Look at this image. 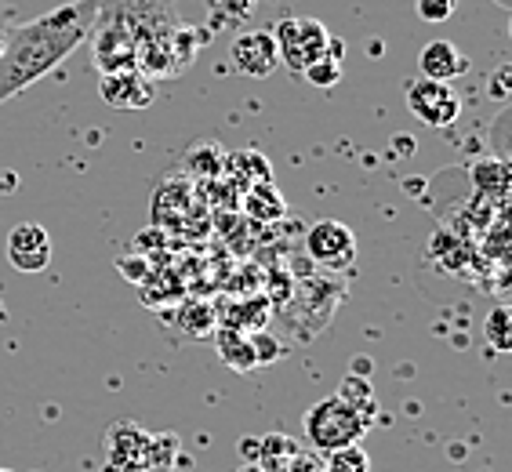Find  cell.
<instances>
[{
	"label": "cell",
	"mask_w": 512,
	"mask_h": 472,
	"mask_svg": "<svg viewBox=\"0 0 512 472\" xmlns=\"http://www.w3.org/2000/svg\"><path fill=\"white\" fill-rule=\"evenodd\" d=\"M494 4H498L502 11H509V8H512V0H494Z\"/></svg>",
	"instance_id": "1f68e13d"
},
{
	"label": "cell",
	"mask_w": 512,
	"mask_h": 472,
	"mask_svg": "<svg viewBox=\"0 0 512 472\" xmlns=\"http://www.w3.org/2000/svg\"><path fill=\"white\" fill-rule=\"evenodd\" d=\"M306 425V436L313 443L316 454H331L338 447H349L364 436L367 429V418L356 411L353 404H345L342 396H327L320 404H313L302 418Z\"/></svg>",
	"instance_id": "7a4b0ae2"
},
{
	"label": "cell",
	"mask_w": 512,
	"mask_h": 472,
	"mask_svg": "<svg viewBox=\"0 0 512 472\" xmlns=\"http://www.w3.org/2000/svg\"><path fill=\"white\" fill-rule=\"evenodd\" d=\"M237 472H266V469H262V465H255V462H244Z\"/></svg>",
	"instance_id": "4dcf8cb0"
},
{
	"label": "cell",
	"mask_w": 512,
	"mask_h": 472,
	"mask_svg": "<svg viewBox=\"0 0 512 472\" xmlns=\"http://www.w3.org/2000/svg\"><path fill=\"white\" fill-rule=\"evenodd\" d=\"M0 189H4V193L15 189V175H11V171H0Z\"/></svg>",
	"instance_id": "f546056e"
},
{
	"label": "cell",
	"mask_w": 512,
	"mask_h": 472,
	"mask_svg": "<svg viewBox=\"0 0 512 472\" xmlns=\"http://www.w3.org/2000/svg\"><path fill=\"white\" fill-rule=\"evenodd\" d=\"M120 273L124 276H131V280H138V284H142V280H149V266H146V258H120Z\"/></svg>",
	"instance_id": "4316f807"
},
{
	"label": "cell",
	"mask_w": 512,
	"mask_h": 472,
	"mask_svg": "<svg viewBox=\"0 0 512 472\" xmlns=\"http://www.w3.org/2000/svg\"><path fill=\"white\" fill-rule=\"evenodd\" d=\"M251 349H255V364H273V360H280V356H284V345L276 342L273 335H266V331H255V338H251Z\"/></svg>",
	"instance_id": "d4e9b609"
},
{
	"label": "cell",
	"mask_w": 512,
	"mask_h": 472,
	"mask_svg": "<svg viewBox=\"0 0 512 472\" xmlns=\"http://www.w3.org/2000/svg\"><path fill=\"white\" fill-rule=\"evenodd\" d=\"M240 458H244V462H255V458H258V440H240Z\"/></svg>",
	"instance_id": "83f0119b"
},
{
	"label": "cell",
	"mask_w": 512,
	"mask_h": 472,
	"mask_svg": "<svg viewBox=\"0 0 512 472\" xmlns=\"http://www.w3.org/2000/svg\"><path fill=\"white\" fill-rule=\"evenodd\" d=\"M418 69H422V77L451 84V80L469 73V59H465V51L458 44H451V40H433V44H425L418 51Z\"/></svg>",
	"instance_id": "30bf717a"
},
{
	"label": "cell",
	"mask_w": 512,
	"mask_h": 472,
	"mask_svg": "<svg viewBox=\"0 0 512 472\" xmlns=\"http://www.w3.org/2000/svg\"><path fill=\"white\" fill-rule=\"evenodd\" d=\"M342 51H345L342 40L331 37V48H327V55H324V59H316L313 66H306V73H302V77H306L313 88H335L338 80H342Z\"/></svg>",
	"instance_id": "9a60e30c"
},
{
	"label": "cell",
	"mask_w": 512,
	"mask_h": 472,
	"mask_svg": "<svg viewBox=\"0 0 512 472\" xmlns=\"http://www.w3.org/2000/svg\"><path fill=\"white\" fill-rule=\"evenodd\" d=\"M135 472H149V469H135Z\"/></svg>",
	"instance_id": "d6a6232c"
},
{
	"label": "cell",
	"mask_w": 512,
	"mask_h": 472,
	"mask_svg": "<svg viewBox=\"0 0 512 472\" xmlns=\"http://www.w3.org/2000/svg\"><path fill=\"white\" fill-rule=\"evenodd\" d=\"M512 320H509V309L505 305H498V309H491V316H487V324H483V335H487V342L498 349V353H509L512 345Z\"/></svg>",
	"instance_id": "ffe728a7"
},
{
	"label": "cell",
	"mask_w": 512,
	"mask_h": 472,
	"mask_svg": "<svg viewBox=\"0 0 512 472\" xmlns=\"http://www.w3.org/2000/svg\"><path fill=\"white\" fill-rule=\"evenodd\" d=\"M284 472H324V458H320V454H302V451H298L295 458L284 465Z\"/></svg>",
	"instance_id": "484cf974"
},
{
	"label": "cell",
	"mask_w": 512,
	"mask_h": 472,
	"mask_svg": "<svg viewBox=\"0 0 512 472\" xmlns=\"http://www.w3.org/2000/svg\"><path fill=\"white\" fill-rule=\"evenodd\" d=\"M400 146V157H411L414 153V138L411 135H400V138H393V149Z\"/></svg>",
	"instance_id": "f1b7e54d"
},
{
	"label": "cell",
	"mask_w": 512,
	"mask_h": 472,
	"mask_svg": "<svg viewBox=\"0 0 512 472\" xmlns=\"http://www.w3.org/2000/svg\"><path fill=\"white\" fill-rule=\"evenodd\" d=\"M218 356H222L237 374H247L251 367H258L251 338H247L244 331H237V327H222V331H218Z\"/></svg>",
	"instance_id": "4fadbf2b"
},
{
	"label": "cell",
	"mask_w": 512,
	"mask_h": 472,
	"mask_svg": "<svg viewBox=\"0 0 512 472\" xmlns=\"http://www.w3.org/2000/svg\"><path fill=\"white\" fill-rule=\"evenodd\" d=\"M99 0H66L59 8L44 11L37 19L22 22L11 33H4L0 48V106L26 88H33L40 77L88 44L91 26H95Z\"/></svg>",
	"instance_id": "6da1fadb"
},
{
	"label": "cell",
	"mask_w": 512,
	"mask_h": 472,
	"mask_svg": "<svg viewBox=\"0 0 512 472\" xmlns=\"http://www.w3.org/2000/svg\"><path fill=\"white\" fill-rule=\"evenodd\" d=\"M233 175H244V178H255V182H266L273 175V164H269L258 149H244L233 157Z\"/></svg>",
	"instance_id": "7402d4cb"
},
{
	"label": "cell",
	"mask_w": 512,
	"mask_h": 472,
	"mask_svg": "<svg viewBox=\"0 0 512 472\" xmlns=\"http://www.w3.org/2000/svg\"><path fill=\"white\" fill-rule=\"evenodd\" d=\"M211 4V15L229 26H240V22L251 19V11L258 8V0H207Z\"/></svg>",
	"instance_id": "603a6c76"
},
{
	"label": "cell",
	"mask_w": 512,
	"mask_h": 472,
	"mask_svg": "<svg viewBox=\"0 0 512 472\" xmlns=\"http://www.w3.org/2000/svg\"><path fill=\"white\" fill-rule=\"evenodd\" d=\"M222 327H237V331H262L269 324V302L266 298H255V302H244L240 309L226 313V320H218Z\"/></svg>",
	"instance_id": "2e32d148"
},
{
	"label": "cell",
	"mask_w": 512,
	"mask_h": 472,
	"mask_svg": "<svg viewBox=\"0 0 512 472\" xmlns=\"http://www.w3.org/2000/svg\"><path fill=\"white\" fill-rule=\"evenodd\" d=\"M102 102L113 109H146L157 99V80H149L138 69H124V73H102L99 80Z\"/></svg>",
	"instance_id": "ba28073f"
},
{
	"label": "cell",
	"mask_w": 512,
	"mask_h": 472,
	"mask_svg": "<svg viewBox=\"0 0 512 472\" xmlns=\"http://www.w3.org/2000/svg\"><path fill=\"white\" fill-rule=\"evenodd\" d=\"M146 443L149 433H142L138 425L117 422L106 436V469L102 472H135L146 462Z\"/></svg>",
	"instance_id": "9c48e42d"
},
{
	"label": "cell",
	"mask_w": 512,
	"mask_h": 472,
	"mask_svg": "<svg viewBox=\"0 0 512 472\" xmlns=\"http://www.w3.org/2000/svg\"><path fill=\"white\" fill-rule=\"evenodd\" d=\"M178 324L186 327L189 335H197V338H204V335H211L215 331V309H207V305H193L189 302L186 309H182V316H178Z\"/></svg>",
	"instance_id": "44dd1931"
},
{
	"label": "cell",
	"mask_w": 512,
	"mask_h": 472,
	"mask_svg": "<svg viewBox=\"0 0 512 472\" xmlns=\"http://www.w3.org/2000/svg\"><path fill=\"white\" fill-rule=\"evenodd\" d=\"M8 262L19 273H44L51 266V236L37 222H19L8 233Z\"/></svg>",
	"instance_id": "52a82bcc"
},
{
	"label": "cell",
	"mask_w": 512,
	"mask_h": 472,
	"mask_svg": "<svg viewBox=\"0 0 512 472\" xmlns=\"http://www.w3.org/2000/svg\"><path fill=\"white\" fill-rule=\"evenodd\" d=\"M298 454V443L284 433L258 436V458L255 465H262L266 472H284V465Z\"/></svg>",
	"instance_id": "5bb4252c"
},
{
	"label": "cell",
	"mask_w": 512,
	"mask_h": 472,
	"mask_svg": "<svg viewBox=\"0 0 512 472\" xmlns=\"http://www.w3.org/2000/svg\"><path fill=\"white\" fill-rule=\"evenodd\" d=\"M324 472H371V458L360 443H349V447L324 454Z\"/></svg>",
	"instance_id": "e0dca14e"
},
{
	"label": "cell",
	"mask_w": 512,
	"mask_h": 472,
	"mask_svg": "<svg viewBox=\"0 0 512 472\" xmlns=\"http://www.w3.org/2000/svg\"><path fill=\"white\" fill-rule=\"evenodd\" d=\"M175 454H178V436L175 433L149 436V443H146V462H142V469L164 472L171 462H175Z\"/></svg>",
	"instance_id": "ac0fdd59"
},
{
	"label": "cell",
	"mask_w": 512,
	"mask_h": 472,
	"mask_svg": "<svg viewBox=\"0 0 512 472\" xmlns=\"http://www.w3.org/2000/svg\"><path fill=\"white\" fill-rule=\"evenodd\" d=\"M276 40V55H280V66H287L295 77L306 73V66H313L316 59H324L327 48H331V33L320 19H298V15H284L273 30Z\"/></svg>",
	"instance_id": "3957f363"
},
{
	"label": "cell",
	"mask_w": 512,
	"mask_h": 472,
	"mask_svg": "<svg viewBox=\"0 0 512 472\" xmlns=\"http://www.w3.org/2000/svg\"><path fill=\"white\" fill-rule=\"evenodd\" d=\"M244 211L255 218V222H262V226H273V222H280V218L287 215L284 193L273 186V178H266V182H255V186L247 189Z\"/></svg>",
	"instance_id": "7c38bea8"
},
{
	"label": "cell",
	"mask_w": 512,
	"mask_h": 472,
	"mask_svg": "<svg viewBox=\"0 0 512 472\" xmlns=\"http://www.w3.org/2000/svg\"><path fill=\"white\" fill-rule=\"evenodd\" d=\"M414 8H418V19L422 22H447L458 11V0H414Z\"/></svg>",
	"instance_id": "cb8c5ba5"
},
{
	"label": "cell",
	"mask_w": 512,
	"mask_h": 472,
	"mask_svg": "<svg viewBox=\"0 0 512 472\" xmlns=\"http://www.w3.org/2000/svg\"><path fill=\"white\" fill-rule=\"evenodd\" d=\"M469 186L483 193V200H491L494 207L505 211V197H509V164L498 157H483L469 168Z\"/></svg>",
	"instance_id": "8fae6325"
},
{
	"label": "cell",
	"mask_w": 512,
	"mask_h": 472,
	"mask_svg": "<svg viewBox=\"0 0 512 472\" xmlns=\"http://www.w3.org/2000/svg\"><path fill=\"white\" fill-rule=\"evenodd\" d=\"M33 472H44V469H33Z\"/></svg>",
	"instance_id": "836d02e7"
},
{
	"label": "cell",
	"mask_w": 512,
	"mask_h": 472,
	"mask_svg": "<svg viewBox=\"0 0 512 472\" xmlns=\"http://www.w3.org/2000/svg\"><path fill=\"white\" fill-rule=\"evenodd\" d=\"M0 472H11V469H0Z\"/></svg>",
	"instance_id": "e575fe53"
},
{
	"label": "cell",
	"mask_w": 512,
	"mask_h": 472,
	"mask_svg": "<svg viewBox=\"0 0 512 472\" xmlns=\"http://www.w3.org/2000/svg\"><path fill=\"white\" fill-rule=\"evenodd\" d=\"M335 396H342L345 404H353L356 411L364 414V418L375 411V393H371V382H367V378H360V374H349Z\"/></svg>",
	"instance_id": "d6986e66"
},
{
	"label": "cell",
	"mask_w": 512,
	"mask_h": 472,
	"mask_svg": "<svg viewBox=\"0 0 512 472\" xmlns=\"http://www.w3.org/2000/svg\"><path fill=\"white\" fill-rule=\"evenodd\" d=\"M306 255L324 269H349L356 258L353 229L338 218H320L306 233Z\"/></svg>",
	"instance_id": "5b68a950"
},
{
	"label": "cell",
	"mask_w": 512,
	"mask_h": 472,
	"mask_svg": "<svg viewBox=\"0 0 512 472\" xmlns=\"http://www.w3.org/2000/svg\"><path fill=\"white\" fill-rule=\"evenodd\" d=\"M404 102L411 109V117L418 124H425V128H451L462 117V95H458V88L444 84V80H407Z\"/></svg>",
	"instance_id": "277c9868"
},
{
	"label": "cell",
	"mask_w": 512,
	"mask_h": 472,
	"mask_svg": "<svg viewBox=\"0 0 512 472\" xmlns=\"http://www.w3.org/2000/svg\"><path fill=\"white\" fill-rule=\"evenodd\" d=\"M229 59L237 66V73L244 77H273L276 69H280V55H276V40L269 30H244L237 33L233 40V48H229Z\"/></svg>",
	"instance_id": "8992f818"
}]
</instances>
